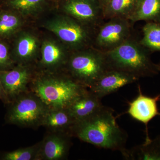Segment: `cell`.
<instances>
[{
    "mask_svg": "<svg viewBox=\"0 0 160 160\" xmlns=\"http://www.w3.org/2000/svg\"><path fill=\"white\" fill-rule=\"evenodd\" d=\"M103 22L96 30L92 47L107 52L132 36V23L124 18H113Z\"/></svg>",
    "mask_w": 160,
    "mask_h": 160,
    "instance_id": "7",
    "label": "cell"
},
{
    "mask_svg": "<svg viewBox=\"0 0 160 160\" xmlns=\"http://www.w3.org/2000/svg\"><path fill=\"white\" fill-rule=\"evenodd\" d=\"M136 0H109L103 8L104 21L113 18L129 20L135 7Z\"/></svg>",
    "mask_w": 160,
    "mask_h": 160,
    "instance_id": "20",
    "label": "cell"
},
{
    "mask_svg": "<svg viewBox=\"0 0 160 160\" xmlns=\"http://www.w3.org/2000/svg\"><path fill=\"white\" fill-rule=\"evenodd\" d=\"M141 45L149 51H160V22H148L142 28Z\"/></svg>",
    "mask_w": 160,
    "mask_h": 160,
    "instance_id": "21",
    "label": "cell"
},
{
    "mask_svg": "<svg viewBox=\"0 0 160 160\" xmlns=\"http://www.w3.org/2000/svg\"></svg>",
    "mask_w": 160,
    "mask_h": 160,
    "instance_id": "27",
    "label": "cell"
},
{
    "mask_svg": "<svg viewBox=\"0 0 160 160\" xmlns=\"http://www.w3.org/2000/svg\"><path fill=\"white\" fill-rule=\"evenodd\" d=\"M69 134L49 132L40 142L38 160H62L67 158L71 147Z\"/></svg>",
    "mask_w": 160,
    "mask_h": 160,
    "instance_id": "13",
    "label": "cell"
},
{
    "mask_svg": "<svg viewBox=\"0 0 160 160\" xmlns=\"http://www.w3.org/2000/svg\"><path fill=\"white\" fill-rule=\"evenodd\" d=\"M129 20L132 23L141 21L160 22V0H136Z\"/></svg>",
    "mask_w": 160,
    "mask_h": 160,
    "instance_id": "17",
    "label": "cell"
},
{
    "mask_svg": "<svg viewBox=\"0 0 160 160\" xmlns=\"http://www.w3.org/2000/svg\"><path fill=\"white\" fill-rule=\"evenodd\" d=\"M47 0H6L9 9L20 14H32L42 9Z\"/></svg>",
    "mask_w": 160,
    "mask_h": 160,
    "instance_id": "23",
    "label": "cell"
},
{
    "mask_svg": "<svg viewBox=\"0 0 160 160\" xmlns=\"http://www.w3.org/2000/svg\"><path fill=\"white\" fill-rule=\"evenodd\" d=\"M45 27L55 35L71 52L92 47L97 29L66 14L48 20Z\"/></svg>",
    "mask_w": 160,
    "mask_h": 160,
    "instance_id": "5",
    "label": "cell"
},
{
    "mask_svg": "<svg viewBox=\"0 0 160 160\" xmlns=\"http://www.w3.org/2000/svg\"><path fill=\"white\" fill-rule=\"evenodd\" d=\"M138 96L131 102H129V108L126 113L132 118L143 123L146 127L145 141L150 140L148 132V124L156 117L160 116L158 103L160 101V94L153 97L143 94L141 86H138Z\"/></svg>",
    "mask_w": 160,
    "mask_h": 160,
    "instance_id": "10",
    "label": "cell"
},
{
    "mask_svg": "<svg viewBox=\"0 0 160 160\" xmlns=\"http://www.w3.org/2000/svg\"><path fill=\"white\" fill-rule=\"evenodd\" d=\"M6 106V122L24 128L41 126L49 109L42 101L30 90L20 95Z\"/></svg>",
    "mask_w": 160,
    "mask_h": 160,
    "instance_id": "6",
    "label": "cell"
},
{
    "mask_svg": "<svg viewBox=\"0 0 160 160\" xmlns=\"http://www.w3.org/2000/svg\"><path fill=\"white\" fill-rule=\"evenodd\" d=\"M37 71L31 65H16L6 71H0L3 87L10 102L19 95L29 91Z\"/></svg>",
    "mask_w": 160,
    "mask_h": 160,
    "instance_id": "9",
    "label": "cell"
},
{
    "mask_svg": "<svg viewBox=\"0 0 160 160\" xmlns=\"http://www.w3.org/2000/svg\"><path fill=\"white\" fill-rule=\"evenodd\" d=\"M65 45L53 40H45L41 47L37 71L55 72L64 70L71 52Z\"/></svg>",
    "mask_w": 160,
    "mask_h": 160,
    "instance_id": "11",
    "label": "cell"
},
{
    "mask_svg": "<svg viewBox=\"0 0 160 160\" xmlns=\"http://www.w3.org/2000/svg\"><path fill=\"white\" fill-rule=\"evenodd\" d=\"M11 49L12 58L16 65H31L39 49V41L32 33L20 32L15 35Z\"/></svg>",
    "mask_w": 160,
    "mask_h": 160,
    "instance_id": "14",
    "label": "cell"
},
{
    "mask_svg": "<svg viewBox=\"0 0 160 160\" xmlns=\"http://www.w3.org/2000/svg\"><path fill=\"white\" fill-rule=\"evenodd\" d=\"M102 106L101 99L88 89L79 96L68 109L77 122L89 117Z\"/></svg>",
    "mask_w": 160,
    "mask_h": 160,
    "instance_id": "15",
    "label": "cell"
},
{
    "mask_svg": "<svg viewBox=\"0 0 160 160\" xmlns=\"http://www.w3.org/2000/svg\"><path fill=\"white\" fill-rule=\"evenodd\" d=\"M22 24L21 14L12 9L0 11V39L12 37L18 33Z\"/></svg>",
    "mask_w": 160,
    "mask_h": 160,
    "instance_id": "19",
    "label": "cell"
},
{
    "mask_svg": "<svg viewBox=\"0 0 160 160\" xmlns=\"http://www.w3.org/2000/svg\"><path fill=\"white\" fill-rule=\"evenodd\" d=\"M76 122L68 108L49 109L41 126L45 127L49 132H62L70 135V130Z\"/></svg>",
    "mask_w": 160,
    "mask_h": 160,
    "instance_id": "16",
    "label": "cell"
},
{
    "mask_svg": "<svg viewBox=\"0 0 160 160\" xmlns=\"http://www.w3.org/2000/svg\"><path fill=\"white\" fill-rule=\"evenodd\" d=\"M62 9L65 14L92 28H97L104 21L98 0H65Z\"/></svg>",
    "mask_w": 160,
    "mask_h": 160,
    "instance_id": "8",
    "label": "cell"
},
{
    "mask_svg": "<svg viewBox=\"0 0 160 160\" xmlns=\"http://www.w3.org/2000/svg\"><path fill=\"white\" fill-rule=\"evenodd\" d=\"M109 69L105 52L92 47L71 52L63 70L89 89Z\"/></svg>",
    "mask_w": 160,
    "mask_h": 160,
    "instance_id": "4",
    "label": "cell"
},
{
    "mask_svg": "<svg viewBox=\"0 0 160 160\" xmlns=\"http://www.w3.org/2000/svg\"><path fill=\"white\" fill-rule=\"evenodd\" d=\"M126 160H160V135L128 149Z\"/></svg>",
    "mask_w": 160,
    "mask_h": 160,
    "instance_id": "18",
    "label": "cell"
},
{
    "mask_svg": "<svg viewBox=\"0 0 160 160\" xmlns=\"http://www.w3.org/2000/svg\"><path fill=\"white\" fill-rule=\"evenodd\" d=\"M11 57V49L6 42L0 39V71H6L16 66Z\"/></svg>",
    "mask_w": 160,
    "mask_h": 160,
    "instance_id": "24",
    "label": "cell"
},
{
    "mask_svg": "<svg viewBox=\"0 0 160 160\" xmlns=\"http://www.w3.org/2000/svg\"><path fill=\"white\" fill-rule=\"evenodd\" d=\"M40 142L13 151L0 152L1 160H38Z\"/></svg>",
    "mask_w": 160,
    "mask_h": 160,
    "instance_id": "22",
    "label": "cell"
},
{
    "mask_svg": "<svg viewBox=\"0 0 160 160\" xmlns=\"http://www.w3.org/2000/svg\"><path fill=\"white\" fill-rule=\"evenodd\" d=\"M98 1L103 8L104 6H106V4H107V3L109 2V0H98Z\"/></svg>",
    "mask_w": 160,
    "mask_h": 160,
    "instance_id": "26",
    "label": "cell"
},
{
    "mask_svg": "<svg viewBox=\"0 0 160 160\" xmlns=\"http://www.w3.org/2000/svg\"><path fill=\"white\" fill-rule=\"evenodd\" d=\"M139 79L124 72L109 69L89 89L102 99L104 97L116 92L122 87L134 83Z\"/></svg>",
    "mask_w": 160,
    "mask_h": 160,
    "instance_id": "12",
    "label": "cell"
},
{
    "mask_svg": "<svg viewBox=\"0 0 160 160\" xmlns=\"http://www.w3.org/2000/svg\"><path fill=\"white\" fill-rule=\"evenodd\" d=\"M0 100L6 106L10 102V100L3 87L1 78H0Z\"/></svg>",
    "mask_w": 160,
    "mask_h": 160,
    "instance_id": "25",
    "label": "cell"
},
{
    "mask_svg": "<svg viewBox=\"0 0 160 160\" xmlns=\"http://www.w3.org/2000/svg\"><path fill=\"white\" fill-rule=\"evenodd\" d=\"M87 89L64 70L37 71L29 87L30 91L36 94L49 109L68 108Z\"/></svg>",
    "mask_w": 160,
    "mask_h": 160,
    "instance_id": "2",
    "label": "cell"
},
{
    "mask_svg": "<svg viewBox=\"0 0 160 160\" xmlns=\"http://www.w3.org/2000/svg\"><path fill=\"white\" fill-rule=\"evenodd\" d=\"M105 54L109 69L124 72L139 79L153 77L160 72V65L152 61L149 50L132 36Z\"/></svg>",
    "mask_w": 160,
    "mask_h": 160,
    "instance_id": "3",
    "label": "cell"
},
{
    "mask_svg": "<svg viewBox=\"0 0 160 160\" xmlns=\"http://www.w3.org/2000/svg\"><path fill=\"white\" fill-rule=\"evenodd\" d=\"M70 135L99 148L120 152L124 158L128 151V134L118 125L114 110L104 105L89 117L77 122Z\"/></svg>",
    "mask_w": 160,
    "mask_h": 160,
    "instance_id": "1",
    "label": "cell"
}]
</instances>
